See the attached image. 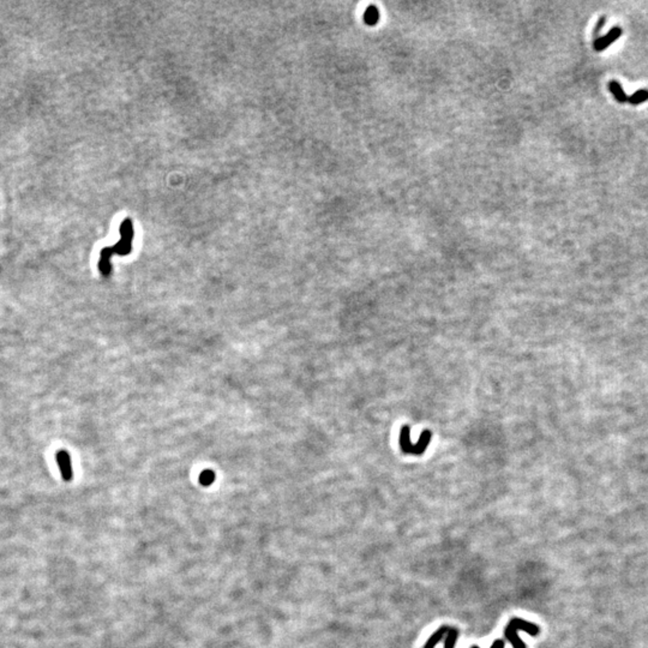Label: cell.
<instances>
[{
  "mask_svg": "<svg viewBox=\"0 0 648 648\" xmlns=\"http://www.w3.org/2000/svg\"><path fill=\"white\" fill-rule=\"evenodd\" d=\"M119 233H120L119 242L113 246L103 247L100 252V260H99V264H97V267H99L100 273L103 277L111 276V274H112V263H111V258H112V256L114 255L127 256L132 252V243H134V236H135V229H134V222H132V219L130 218L124 219V221L121 222V225L119 227Z\"/></svg>",
  "mask_w": 648,
  "mask_h": 648,
  "instance_id": "6da1fadb",
  "label": "cell"
},
{
  "mask_svg": "<svg viewBox=\"0 0 648 648\" xmlns=\"http://www.w3.org/2000/svg\"><path fill=\"white\" fill-rule=\"evenodd\" d=\"M55 459H57V463L59 466V469H60L62 479L65 482H71L72 477H74V471H72L71 458H70L69 452L66 450H59L57 455H55Z\"/></svg>",
  "mask_w": 648,
  "mask_h": 648,
  "instance_id": "7a4b0ae2",
  "label": "cell"
},
{
  "mask_svg": "<svg viewBox=\"0 0 648 648\" xmlns=\"http://www.w3.org/2000/svg\"><path fill=\"white\" fill-rule=\"evenodd\" d=\"M622 35V29L619 27H614L611 30L609 31L605 36H599L598 39L594 40L593 47L594 50L597 52H601L604 51L606 47H609L610 45L614 44L616 40L619 39V36Z\"/></svg>",
  "mask_w": 648,
  "mask_h": 648,
  "instance_id": "3957f363",
  "label": "cell"
},
{
  "mask_svg": "<svg viewBox=\"0 0 648 648\" xmlns=\"http://www.w3.org/2000/svg\"><path fill=\"white\" fill-rule=\"evenodd\" d=\"M609 89H610V92L614 94L615 99L617 100L619 103L628 102L629 96L625 95V93H624V90H623L622 85L619 84L617 81H611V82H610L609 83Z\"/></svg>",
  "mask_w": 648,
  "mask_h": 648,
  "instance_id": "277c9868",
  "label": "cell"
},
{
  "mask_svg": "<svg viewBox=\"0 0 648 648\" xmlns=\"http://www.w3.org/2000/svg\"><path fill=\"white\" fill-rule=\"evenodd\" d=\"M644 101H648V90L646 89L637 90L632 96H629L628 99V102L630 104H640L643 103Z\"/></svg>",
  "mask_w": 648,
  "mask_h": 648,
  "instance_id": "5b68a950",
  "label": "cell"
},
{
  "mask_svg": "<svg viewBox=\"0 0 648 648\" xmlns=\"http://www.w3.org/2000/svg\"><path fill=\"white\" fill-rule=\"evenodd\" d=\"M215 480V473L211 471V469H205L201 473L200 476V483L201 485L203 486H210Z\"/></svg>",
  "mask_w": 648,
  "mask_h": 648,
  "instance_id": "8992f818",
  "label": "cell"
},
{
  "mask_svg": "<svg viewBox=\"0 0 648 648\" xmlns=\"http://www.w3.org/2000/svg\"><path fill=\"white\" fill-rule=\"evenodd\" d=\"M605 20H606V18H605L604 16H602V17H600V18H599L598 23H597V26H595V29H594V31H593V36L595 37V39H598V37H599V33H600L601 29H602V27H604Z\"/></svg>",
  "mask_w": 648,
  "mask_h": 648,
  "instance_id": "52a82bcc",
  "label": "cell"
},
{
  "mask_svg": "<svg viewBox=\"0 0 648 648\" xmlns=\"http://www.w3.org/2000/svg\"><path fill=\"white\" fill-rule=\"evenodd\" d=\"M376 18H377V11H376V9H369L366 12L368 22L372 23L374 20H376Z\"/></svg>",
  "mask_w": 648,
  "mask_h": 648,
  "instance_id": "ba28073f",
  "label": "cell"
},
{
  "mask_svg": "<svg viewBox=\"0 0 648 648\" xmlns=\"http://www.w3.org/2000/svg\"><path fill=\"white\" fill-rule=\"evenodd\" d=\"M504 647H506V643H504V641L501 640V639H497L496 641H493L492 646H491L490 648H504ZM471 648H480V647L472 646Z\"/></svg>",
  "mask_w": 648,
  "mask_h": 648,
  "instance_id": "9c48e42d",
  "label": "cell"
}]
</instances>
